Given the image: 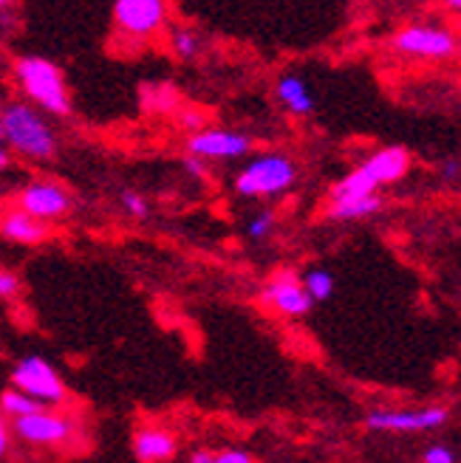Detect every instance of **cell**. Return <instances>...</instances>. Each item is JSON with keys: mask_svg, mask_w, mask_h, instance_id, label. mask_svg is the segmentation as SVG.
I'll return each mask as SVG.
<instances>
[{"mask_svg": "<svg viewBox=\"0 0 461 463\" xmlns=\"http://www.w3.org/2000/svg\"><path fill=\"white\" fill-rule=\"evenodd\" d=\"M176 435L161 427H142L133 435V455L139 463H165L176 455Z\"/></svg>", "mask_w": 461, "mask_h": 463, "instance_id": "5bb4252c", "label": "cell"}, {"mask_svg": "<svg viewBox=\"0 0 461 463\" xmlns=\"http://www.w3.org/2000/svg\"><path fill=\"white\" fill-rule=\"evenodd\" d=\"M379 187L365 175L362 167H354L351 173H345L334 187H331V201H345V198H362V195H374Z\"/></svg>", "mask_w": 461, "mask_h": 463, "instance_id": "e0dca14e", "label": "cell"}, {"mask_svg": "<svg viewBox=\"0 0 461 463\" xmlns=\"http://www.w3.org/2000/svg\"><path fill=\"white\" fill-rule=\"evenodd\" d=\"M120 203H122V210H125L133 221H148V218H150V201H148L139 190L125 187V190L120 193Z\"/></svg>", "mask_w": 461, "mask_h": 463, "instance_id": "7402d4cb", "label": "cell"}, {"mask_svg": "<svg viewBox=\"0 0 461 463\" xmlns=\"http://www.w3.org/2000/svg\"><path fill=\"white\" fill-rule=\"evenodd\" d=\"M0 122H4V145L9 153L37 161V165H49L57 158V133L34 105L9 102L0 108Z\"/></svg>", "mask_w": 461, "mask_h": 463, "instance_id": "6da1fadb", "label": "cell"}, {"mask_svg": "<svg viewBox=\"0 0 461 463\" xmlns=\"http://www.w3.org/2000/svg\"><path fill=\"white\" fill-rule=\"evenodd\" d=\"M0 145H4V122H0Z\"/></svg>", "mask_w": 461, "mask_h": 463, "instance_id": "836d02e7", "label": "cell"}, {"mask_svg": "<svg viewBox=\"0 0 461 463\" xmlns=\"http://www.w3.org/2000/svg\"><path fill=\"white\" fill-rule=\"evenodd\" d=\"M422 460H425V463H456V455H453V449L445 447V444H433V447L425 449V458H422Z\"/></svg>", "mask_w": 461, "mask_h": 463, "instance_id": "484cf974", "label": "cell"}, {"mask_svg": "<svg viewBox=\"0 0 461 463\" xmlns=\"http://www.w3.org/2000/svg\"><path fill=\"white\" fill-rule=\"evenodd\" d=\"M297 165L283 150H266L246 161L235 175V193L244 198H278L297 184Z\"/></svg>", "mask_w": 461, "mask_h": 463, "instance_id": "3957f363", "label": "cell"}, {"mask_svg": "<svg viewBox=\"0 0 461 463\" xmlns=\"http://www.w3.org/2000/svg\"><path fill=\"white\" fill-rule=\"evenodd\" d=\"M184 147H187V156H198L204 161H233L246 158L255 150V138L233 128H204L198 133H190Z\"/></svg>", "mask_w": 461, "mask_h": 463, "instance_id": "9c48e42d", "label": "cell"}, {"mask_svg": "<svg viewBox=\"0 0 461 463\" xmlns=\"http://www.w3.org/2000/svg\"><path fill=\"white\" fill-rule=\"evenodd\" d=\"M450 421V410L442 404L419 410H371L365 427L371 432H433Z\"/></svg>", "mask_w": 461, "mask_h": 463, "instance_id": "ba28073f", "label": "cell"}, {"mask_svg": "<svg viewBox=\"0 0 461 463\" xmlns=\"http://www.w3.org/2000/svg\"><path fill=\"white\" fill-rule=\"evenodd\" d=\"M178 125H181L184 130H190V133H198V130L206 128V113L187 108V110H181V113H178Z\"/></svg>", "mask_w": 461, "mask_h": 463, "instance_id": "d4e9b609", "label": "cell"}, {"mask_svg": "<svg viewBox=\"0 0 461 463\" xmlns=\"http://www.w3.org/2000/svg\"><path fill=\"white\" fill-rule=\"evenodd\" d=\"M213 463H255V458L244 449H224V452H213Z\"/></svg>", "mask_w": 461, "mask_h": 463, "instance_id": "4316f807", "label": "cell"}, {"mask_svg": "<svg viewBox=\"0 0 461 463\" xmlns=\"http://www.w3.org/2000/svg\"><path fill=\"white\" fill-rule=\"evenodd\" d=\"M12 165V153L6 150V145H0V173H6Z\"/></svg>", "mask_w": 461, "mask_h": 463, "instance_id": "f546056e", "label": "cell"}, {"mask_svg": "<svg viewBox=\"0 0 461 463\" xmlns=\"http://www.w3.org/2000/svg\"><path fill=\"white\" fill-rule=\"evenodd\" d=\"M9 452V427H6V419L4 412H0V458Z\"/></svg>", "mask_w": 461, "mask_h": 463, "instance_id": "f1b7e54d", "label": "cell"}, {"mask_svg": "<svg viewBox=\"0 0 461 463\" xmlns=\"http://www.w3.org/2000/svg\"><path fill=\"white\" fill-rule=\"evenodd\" d=\"M190 463H213V452H206V449H198V452H193Z\"/></svg>", "mask_w": 461, "mask_h": 463, "instance_id": "4dcf8cb0", "label": "cell"}, {"mask_svg": "<svg viewBox=\"0 0 461 463\" xmlns=\"http://www.w3.org/2000/svg\"><path fill=\"white\" fill-rule=\"evenodd\" d=\"M261 306L269 308V311H278L283 317H306L314 303L312 297L306 294L301 277H297L294 269H281L269 277V283L261 288L258 294Z\"/></svg>", "mask_w": 461, "mask_h": 463, "instance_id": "8fae6325", "label": "cell"}, {"mask_svg": "<svg viewBox=\"0 0 461 463\" xmlns=\"http://www.w3.org/2000/svg\"><path fill=\"white\" fill-rule=\"evenodd\" d=\"M9 6H14V0H0V12L9 9Z\"/></svg>", "mask_w": 461, "mask_h": 463, "instance_id": "d6a6232c", "label": "cell"}, {"mask_svg": "<svg viewBox=\"0 0 461 463\" xmlns=\"http://www.w3.org/2000/svg\"><path fill=\"white\" fill-rule=\"evenodd\" d=\"M274 97L292 116H312L317 102L312 97V88L301 74H283L274 85Z\"/></svg>", "mask_w": 461, "mask_h": 463, "instance_id": "9a60e30c", "label": "cell"}, {"mask_svg": "<svg viewBox=\"0 0 461 463\" xmlns=\"http://www.w3.org/2000/svg\"><path fill=\"white\" fill-rule=\"evenodd\" d=\"M40 407L43 404L29 399L26 392H20L17 387H9V390L0 392V412H4L6 419H20V415H29V412H34Z\"/></svg>", "mask_w": 461, "mask_h": 463, "instance_id": "d6986e66", "label": "cell"}, {"mask_svg": "<svg viewBox=\"0 0 461 463\" xmlns=\"http://www.w3.org/2000/svg\"><path fill=\"white\" fill-rule=\"evenodd\" d=\"M0 238L20 246H40L52 238V223L37 221L29 213H23L20 206H14V210H6L0 215Z\"/></svg>", "mask_w": 461, "mask_h": 463, "instance_id": "4fadbf2b", "label": "cell"}, {"mask_svg": "<svg viewBox=\"0 0 461 463\" xmlns=\"http://www.w3.org/2000/svg\"><path fill=\"white\" fill-rule=\"evenodd\" d=\"M12 387H17L37 404L52 407V410L68 402V390L60 373L54 370V364L45 362L43 356H23L12 367Z\"/></svg>", "mask_w": 461, "mask_h": 463, "instance_id": "277c9868", "label": "cell"}, {"mask_svg": "<svg viewBox=\"0 0 461 463\" xmlns=\"http://www.w3.org/2000/svg\"><path fill=\"white\" fill-rule=\"evenodd\" d=\"M390 45H394V52H399L405 57H419V60H433V62H445V60L458 57V40L445 26L410 23V26H405L394 34Z\"/></svg>", "mask_w": 461, "mask_h": 463, "instance_id": "5b68a950", "label": "cell"}, {"mask_svg": "<svg viewBox=\"0 0 461 463\" xmlns=\"http://www.w3.org/2000/svg\"><path fill=\"white\" fill-rule=\"evenodd\" d=\"M170 4L168 0H113V26L133 40H148L168 29Z\"/></svg>", "mask_w": 461, "mask_h": 463, "instance_id": "8992f818", "label": "cell"}, {"mask_svg": "<svg viewBox=\"0 0 461 463\" xmlns=\"http://www.w3.org/2000/svg\"><path fill=\"white\" fill-rule=\"evenodd\" d=\"M274 226H278V215H274L272 210H261V213H255L249 218V223H246V235L252 238V241H266V238H272L274 235Z\"/></svg>", "mask_w": 461, "mask_h": 463, "instance_id": "44dd1931", "label": "cell"}, {"mask_svg": "<svg viewBox=\"0 0 461 463\" xmlns=\"http://www.w3.org/2000/svg\"><path fill=\"white\" fill-rule=\"evenodd\" d=\"M184 173L196 181H210V161H204L198 156H187L184 158Z\"/></svg>", "mask_w": 461, "mask_h": 463, "instance_id": "cb8c5ba5", "label": "cell"}, {"mask_svg": "<svg viewBox=\"0 0 461 463\" xmlns=\"http://www.w3.org/2000/svg\"><path fill=\"white\" fill-rule=\"evenodd\" d=\"M170 52L178 60H196L198 52H201V37L187 26H176L170 32Z\"/></svg>", "mask_w": 461, "mask_h": 463, "instance_id": "ffe728a7", "label": "cell"}, {"mask_svg": "<svg viewBox=\"0 0 461 463\" xmlns=\"http://www.w3.org/2000/svg\"><path fill=\"white\" fill-rule=\"evenodd\" d=\"M382 195H362V198H345V201H331L326 218L329 221H365V218H374L382 210Z\"/></svg>", "mask_w": 461, "mask_h": 463, "instance_id": "2e32d148", "label": "cell"}, {"mask_svg": "<svg viewBox=\"0 0 461 463\" xmlns=\"http://www.w3.org/2000/svg\"><path fill=\"white\" fill-rule=\"evenodd\" d=\"M23 291L20 277L12 269H0V299H14Z\"/></svg>", "mask_w": 461, "mask_h": 463, "instance_id": "603a6c76", "label": "cell"}, {"mask_svg": "<svg viewBox=\"0 0 461 463\" xmlns=\"http://www.w3.org/2000/svg\"><path fill=\"white\" fill-rule=\"evenodd\" d=\"M360 167L377 187H385V184H397L410 173V153L402 145H388L368 156Z\"/></svg>", "mask_w": 461, "mask_h": 463, "instance_id": "7c38bea8", "label": "cell"}, {"mask_svg": "<svg viewBox=\"0 0 461 463\" xmlns=\"http://www.w3.org/2000/svg\"><path fill=\"white\" fill-rule=\"evenodd\" d=\"M12 71H14L17 88L23 90V97L29 99V105L52 116H60V119L74 113L72 94H68L65 77L57 62L45 57H17Z\"/></svg>", "mask_w": 461, "mask_h": 463, "instance_id": "7a4b0ae2", "label": "cell"}, {"mask_svg": "<svg viewBox=\"0 0 461 463\" xmlns=\"http://www.w3.org/2000/svg\"><path fill=\"white\" fill-rule=\"evenodd\" d=\"M458 173H461V165H458V158H445L442 161V167H439V175H442V181L445 184H453V181H458Z\"/></svg>", "mask_w": 461, "mask_h": 463, "instance_id": "83f0119b", "label": "cell"}, {"mask_svg": "<svg viewBox=\"0 0 461 463\" xmlns=\"http://www.w3.org/2000/svg\"><path fill=\"white\" fill-rule=\"evenodd\" d=\"M442 4L450 14H458V9H461V0H442Z\"/></svg>", "mask_w": 461, "mask_h": 463, "instance_id": "1f68e13d", "label": "cell"}, {"mask_svg": "<svg viewBox=\"0 0 461 463\" xmlns=\"http://www.w3.org/2000/svg\"><path fill=\"white\" fill-rule=\"evenodd\" d=\"M17 206L37 221H60L74 210V195L54 178H34L17 195Z\"/></svg>", "mask_w": 461, "mask_h": 463, "instance_id": "52a82bcc", "label": "cell"}, {"mask_svg": "<svg viewBox=\"0 0 461 463\" xmlns=\"http://www.w3.org/2000/svg\"><path fill=\"white\" fill-rule=\"evenodd\" d=\"M301 283L306 288V294L312 297V303H326L334 294V274L326 269H312L301 277Z\"/></svg>", "mask_w": 461, "mask_h": 463, "instance_id": "ac0fdd59", "label": "cell"}, {"mask_svg": "<svg viewBox=\"0 0 461 463\" xmlns=\"http://www.w3.org/2000/svg\"><path fill=\"white\" fill-rule=\"evenodd\" d=\"M12 432L20 438L23 444L32 447H57L65 444L74 435V421L68 415L54 412L52 407H40L29 415L12 419Z\"/></svg>", "mask_w": 461, "mask_h": 463, "instance_id": "30bf717a", "label": "cell"}]
</instances>
